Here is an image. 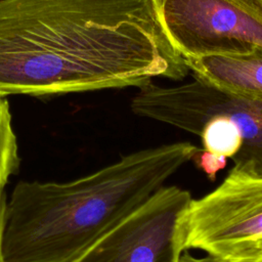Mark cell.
<instances>
[{
    "label": "cell",
    "instance_id": "7",
    "mask_svg": "<svg viewBox=\"0 0 262 262\" xmlns=\"http://www.w3.org/2000/svg\"><path fill=\"white\" fill-rule=\"evenodd\" d=\"M184 59L193 78L233 95L262 100V48L248 54Z\"/></svg>",
    "mask_w": 262,
    "mask_h": 262
},
{
    "label": "cell",
    "instance_id": "5",
    "mask_svg": "<svg viewBox=\"0 0 262 262\" xmlns=\"http://www.w3.org/2000/svg\"><path fill=\"white\" fill-rule=\"evenodd\" d=\"M184 248L222 262L262 238V177L231 169L223 181L192 199L184 218Z\"/></svg>",
    "mask_w": 262,
    "mask_h": 262
},
{
    "label": "cell",
    "instance_id": "3",
    "mask_svg": "<svg viewBox=\"0 0 262 262\" xmlns=\"http://www.w3.org/2000/svg\"><path fill=\"white\" fill-rule=\"evenodd\" d=\"M132 112L192 133L211 117H222L238 129L243 146L232 169L262 177V100L221 91L196 78L173 87L151 81L140 86L131 100Z\"/></svg>",
    "mask_w": 262,
    "mask_h": 262
},
{
    "label": "cell",
    "instance_id": "2",
    "mask_svg": "<svg viewBox=\"0 0 262 262\" xmlns=\"http://www.w3.org/2000/svg\"><path fill=\"white\" fill-rule=\"evenodd\" d=\"M199 150L189 141L166 143L69 182H18L6 202L5 262L76 261Z\"/></svg>",
    "mask_w": 262,
    "mask_h": 262
},
{
    "label": "cell",
    "instance_id": "4",
    "mask_svg": "<svg viewBox=\"0 0 262 262\" xmlns=\"http://www.w3.org/2000/svg\"><path fill=\"white\" fill-rule=\"evenodd\" d=\"M160 23L184 58L241 55L262 48V0H154Z\"/></svg>",
    "mask_w": 262,
    "mask_h": 262
},
{
    "label": "cell",
    "instance_id": "1",
    "mask_svg": "<svg viewBox=\"0 0 262 262\" xmlns=\"http://www.w3.org/2000/svg\"><path fill=\"white\" fill-rule=\"evenodd\" d=\"M188 73L154 0H0V96L139 88Z\"/></svg>",
    "mask_w": 262,
    "mask_h": 262
},
{
    "label": "cell",
    "instance_id": "10",
    "mask_svg": "<svg viewBox=\"0 0 262 262\" xmlns=\"http://www.w3.org/2000/svg\"><path fill=\"white\" fill-rule=\"evenodd\" d=\"M229 262H262V238L239 252Z\"/></svg>",
    "mask_w": 262,
    "mask_h": 262
},
{
    "label": "cell",
    "instance_id": "11",
    "mask_svg": "<svg viewBox=\"0 0 262 262\" xmlns=\"http://www.w3.org/2000/svg\"><path fill=\"white\" fill-rule=\"evenodd\" d=\"M7 198L3 190H0V262H5L3 255V231L5 222V209Z\"/></svg>",
    "mask_w": 262,
    "mask_h": 262
},
{
    "label": "cell",
    "instance_id": "9",
    "mask_svg": "<svg viewBox=\"0 0 262 262\" xmlns=\"http://www.w3.org/2000/svg\"><path fill=\"white\" fill-rule=\"evenodd\" d=\"M227 160V158L216 156L201 148L192 159V162H194L195 166L201 169L211 181H214L217 173L226 167Z\"/></svg>",
    "mask_w": 262,
    "mask_h": 262
},
{
    "label": "cell",
    "instance_id": "8",
    "mask_svg": "<svg viewBox=\"0 0 262 262\" xmlns=\"http://www.w3.org/2000/svg\"><path fill=\"white\" fill-rule=\"evenodd\" d=\"M18 165V146L9 103L5 96H0V190L4 189L10 176L17 171Z\"/></svg>",
    "mask_w": 262,
    "mask_h": 262
},
{
    "label": "cell",
    "instance_id": "12",
    "mask_svg": "<svg viewBox=\"0 0 262 262\" xmlns=\"http://www.w3.org/2000/svg\"><path fill=\"white\" fill-rule=\"evenodd\" d=\"M180 262H222V261L208 255L205 257H194L188 251H184L181 256Z\"/></svg>",
    "mask_w": 262,
    "mask_h": 262
},
{
    "label": "cell",
    "instance_id": "6",
    "mask_svg": "<svg viewBox=\"0 0 262 262\" xmlns=\"http://www.w3.org/2000/svg\"><path fill=\"white\" fill-rule=\"evenodd\" d=\"M192 196L163 185L74 262H180Z\"/></svg>",
    "mask_w": 262,
    "mask_h": 262
}]
</instances>
